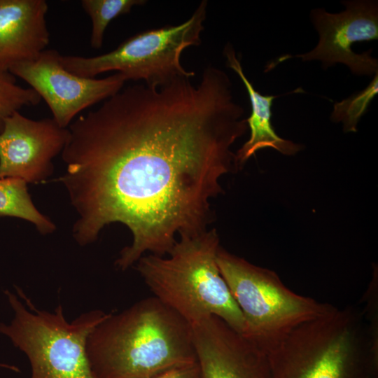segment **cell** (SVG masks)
<instances>
[{
	"instance_id": "cell-1",
	"label": "cell",
	"mask_w": 378,
	"mask_h": 378,
	"mask_svg": "<svg viewBox=\"0 0 378 378\" xmlns=\"http://www.w3.org/2000/svg\"><path fill=\"white\" fill-rule=\"evenodd\" d=\"M232 87L225 71L208 66L197 84L127 86L69 125L60 181L80 245L124 224L132 242L115 265L125 270L146 252L168 255L178 235L207 230L211 200L238 167L232 147L248 129Z\"/></svg>"
},
{
	"instance_id": "cell-2",
	"label": "cell",
	"mask_w": 378,
	"mask_h": 378,
	"mask_svg": "<svg viewBox=\"0 0 378 378\" xmlns=\"http://www.w3.org/2000/svg\"><path fill=\"white\" fill-rule=\"evenodd\" d=\"M87 353L94 378H152L197 362L192 326L154 296L110 312Z\"/></svg>"
},
{
	"instance_id": "cell-3",
	"label": "cell",
	"mask_w": 378,
	"mask_h": 378,
	"mask_svg": "<svg viewBox=\"0 0 378 378\" xmlns=\"http://www.w3.org/2000/svg\"><path fill=\"white\" fill-rule=\"evenodd\" d=\"M219 243L215 229L181 237L167 257L144 255L136 269L153 296L191 326L214 315L242 334L241 312L217 263Z\"/></svg>"
},
{
	"instance_id": "cell-4",
	"label": "cell",
	"mask_w": 378,
	"mask_h": 378,
	"mask_svg": "<svg viewBox=\"0 0 378 378\" xmlns=\"http://www.w3.org/2000/svg\"><path fill=\"white\" fill-rule=\"evenodd\" d=\"M267 357L270 378H377L366 323L351 306L299 326Z\"/></svg>"
},
{
	"instance_id": "cell-5",
	"label": "cell",
	"mask_w": 378,
	"mask_h": 378,
	"mask_svg": "<svg viewBox=\"0 0 378 378\" xmlns=\"http://www.w3.org/2000/svg\"><path fill=\"white\" fill-rule=\"evenodd\" d=\"M6 290L13 317L0 323V333L27 357L30 378H94L87 342L94 328L109 314L91 310L69 321L58 304L52 311L36 308L23 291Z\"/></svg>"
},
{
	"instance_id": "cell-6",
	"label": "cell",
	"mask_w": 378,
	"mask_h": 378,
	"mask_svg": "<svg viewBox=\"0 0 378 378\" xmlns=\"http://www.w3.org/2000/svg\"><path fill=\"white\" fill-rule=\"evenodd\" d=\"M217 263L241 312V335L266 354L299 326L335 308L293 292L274 271L255 265L222 247Z\"/></svg>"
},
{
	"instance_id": "cell-7",
	"label": "cell",
	"mask_w": 378,
	"mask_h": 378,
	"mask_svg": "<svg viewBox=\"0 0 378 378\" xmlns=\"http://www.w3.org/2000/svg\"><path fill=\"white\" fill-rule=\"evenodd\" d=\"M206 7L207 1H202L192 16L180 24L139 32L114 50L97 56L62 55V63L79 76L95 78L115 71L126 80H143L150 86H162L181 78H191L195 74L183 67L181 55L188 47L201 43Z\"/></svg>"
},
{
	"instance_id": "cell-8",
	"label": "cell",
	"mask_w": 378,
	"mask_h": 378,
	"mask_svg": "<svg viewBox=\"0 0 378 378\" xmlns=\"http://www.w3.org/2000/svg\"><path fill=\"white\" fill-rule=\"evenodd\" d=\"M61 57L57 50L46 49L35 60L15 65L9 73L37 92L52 118L67 128L80 112L122 90L126 79L120 73L103 78L79 76L64 68Z\"/></svg>"
},
{
	"instance_id": "cell-9",
	"label": "cell",
	"mask_w": 378,
	"mask_h": 378,
	"mask_svg": "<svg viewBox=\"0 0 378 378\" xmlns=\"http://www.w3.org/2000/svg\"><path fill=\"white\" fill-rule=\"evenodd\" d=\"M346 8L330 13L322 8L311 12V19L319 35L317 46L311 51L281 57L302 61L319 60L324 68L336 63L346 65L352 73L371 76L378 72V61L370 55L372 50L360 54L352 50L353 44L378 38V4L376 1H344Z\"/></svg>"
},
{
	"instance_id": "cell-10",
	"label": "cell",
	"mask_w": 378,
	"mask_h": 378,
	"mask_svg": "<svg viewBox=\"0 0 378 378\" xmlns=\"http://www.w3.org/2000/svg\"><path fill=\"white\" fill-rule=\"evenodd\" d=\"M68 129L52 118L34 120L15 111L0 132V178L37 183L52 172V159L62 153Z\"/></svg>"
},
{
	"instance_id": "cell-11",
	"label": "cell",
	"mask_w": 378,
	"mask_h": 378,
	"mask_svg": "<svg viewBox=\"0 0 378 378\" xmlns=\"http://www.w3.org/2000/svg\"><path fill=\"white\" fill-rule=\"evenodd\" d=\"M201 378H270L267 354L219 317L192 325Z\"/></svg>"
},
{
	"instance_id": "cell-12",
	"label": "cell",
	"mask_w": 378,
	"mask_h": 378,
	"mask_svg": "<svg viewBox=\"0 0 378 378\" xmlns=\"http://www.w3.org/2000/svg\"><path fill=\"white\" fill-rule=\"evenodd\" d=\"M45 0H0V73L35 60L50 42Z\"/></svg>"
},
{
	"instance_id": "cell-13",
	"label": "cell",
	"mask_w": 378,
	"mask_h": 378,
	"mask_svg": "<svg viewBox=\"0 0 378 378\" xmlns=\"http://www.w3.org/2000/svg\"><path fill=\"white\" fill-rule=\"evenodd\" d=\"M223 53L227 66L241 79L251 106V113L246 119L251 130L249 139L235 153L238 166L244 164L258 150L265 148H272L286 155H293L302 150L300 144L280 137L273 128L271 106L276 96L262 95L254 88L246 76L240 60L230 43L225 46Z\"/></svg>"
},
{
	"instance_id": "cell-14",
	"label": "cell",
	"mask_w": 378,
	"mask_h": 378,
	"mask_svg": "<svg viewBox=\"0 0 378 378\" xmlns=\"http://www.w3.org/2000/svg\"><path fill=\"white\" fill-rule=\"evenodd\" d=\"M10 216L32 223L42 234L52 232L55 226L35 207L27 183L15 178H0V217Z\"/></svg>"
},
{
	"instance_id": "cell-15",
	"label": "cell",
	"mask_w": 378,
	"mask_h": 378,
	"mask_svg": "<svg viewBox=\"0 0 378 378\" xmlns=\"http://www.w3.org/2000/svg\"><path fill=\"white\" fill-rule=\"evenodd\" d=\"M145 2L144 0H82V8L92 22L91 47L101 48L109 23L118 16L130 13L133 6Z\"/></svg>"
},
{
	"instance_id": "cell-16",
	"label": "cell",
	"mask_w": 378,
	"mask_h": 378,
	"mask_svg": "<svg viewBox=\"0 0 378 378\" xmlns=\"http://www.w3.org/2000/svg\"><path fill=\"white\" fill-rule=\"evenodd\" d=\"M377 92L378 72L364 90L334 104L331 120L336 122H342L345 132H356L360 117L364 115Z\"/></svg>"
},
{
	"instance_id": "cell-17",
	"label": "cell",
	"mask_w": 378,
	"mask_h": 378,
	"mask_svg": "<svg viewBox=\"0 0 378 378\" xmlns=\"http://www.w3.org/2000/svg\"><path fill=\"white\" fill-rule=\"evenodd\" d=\"M10 73H0V132L6 118L24 106H36L40 96L31 88L18 85Z\"/></svg>"
},
{
	"instance_id": "cell-18",
	"label": "cell",
	"mask_w": 378,
	"mask_h": 378,
	"mask_svg": "<svg viewBox=\"0 0 378 378\" xmlns=\"http://www.w3.org/2000/svg\"><path fill=\"white\" fill-rule=\"evenodd\" d=\"M152 378H201L197 362L175 368Z\"/></svg>"
},
{
	"instance_id": "cell-19",
	"label": "cell",
	"mask_w": 378,
	"mask_h": 378,
	"mask_svg": "<svg viewBox=\"0 0 378 378\" xmlns=\"http://www.w3.org/2000/svg\"><path fill=\"white\" fill-rule=\"evenodd\" d=\"M0 368H4L15 372H19L20 371V369L18 367L13 365H9L6 363H0Z\"/></svg>"
}]
</instances>
